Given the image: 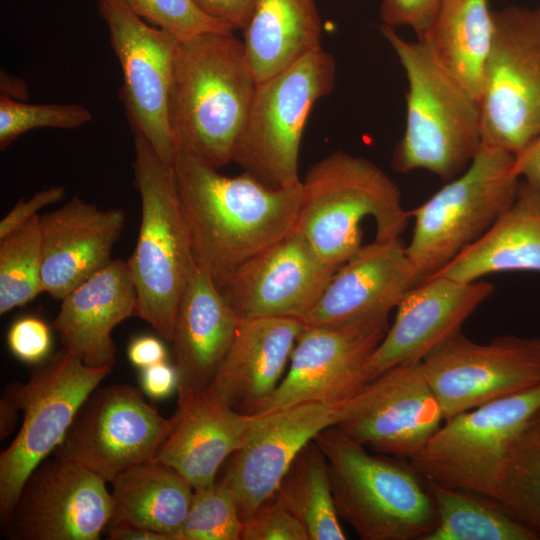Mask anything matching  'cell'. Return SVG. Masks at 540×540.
I'll use <instances>...</instances> for the list:
<instances>
[{"label":"cell","instance_id":"6da1fadb","mask_svg":"<svg viewBox=\"0 0 540 540\" xmlns=\"http://www.w3.org/2000/svg\"><path fill=\"white\" fill-rule=\"evenodd\" d=\"M173 170L195 262L218 288L296 228L301 182L273 188L244 172L228 177L184 152L177 153Z\"/></svg>","mask_w":540,"mask_h":540},{"label":"cell","instance_id":"7a4b0ae2","mask_svg":"<svg viewBox=\"0 0 540 540\" xmlns=\"http://www.w3.org/2000/svg\"><path fill=\"white\" fill-rule=\"evenodd\" d=\"M256 86L243 41L233 32L179 41L169 101L177 153L217 169L232 162Z\"/></svg>","mask_w":540,"mask_h":540},{"label":"cell","instance_id":"3957f363","mask_svg":"<svg viewBox=\"0 0 540 540\" xmlns=\"http://www.w3.org/2000/svg\"><path fill=\"white\" fill-rule=\"evenodd\" d=\"M381 32L406 76V122L392 155L396 172L427 170L449 181L462 173L482 146L479 101L433 58L425 45L395 28Z\"/></svg>","mask_w":540,"mask_h":540},{"label":"cell","instance_id":"277c9868","mask_svg":"<svg viewBox=\"0 0 540 540\" xmlns=\"http://www.w3.org/2000/svg\"><path fill=\"white\" fill-rule=\"evenodd\" d=\"M315 441L327 459L337 513L360 539L425 540L434 530V500L409 462L370 454L335 426Z\"/></svg>","mask_w":540,"mask_h":540},{"label":"cell","instance_id":"5b68a950","mask_svg":"<svg viewBox=\"0 0 540 540\" xmlns=\"http://www.w3.org/2000/svg\"><path fill=\"white\" fill-rule=\"evenodd\" d=\"M296 228L319 256L339 268L361 247L363 219L376 240L401 237L410 219L395 182L372 161L335 151L306 173Z\"/></svg>","mask_w":540,"mask_h":540},{"label":"cell","instance_id":"8992f818","mask_svg":"<svg viewBox=\"0 0 540 540\" xmlns=\"http://www.w3.org/2000/svg\"><path fill=\"white\" fill-rule=\"evenodd\" d=\"M134 151L141 220L134 251L126 262L137 293L136 317L170 341L177 308L196 262L173 166L141 136L134 135Z\"/></svg>","mask_w":540,"mask_h":540},{"label":"cell","instance_id":"52a82bcc","mask_svg":"<svg viewBox=\"0 0 540 540\" xmlns=\"http://www.w3.org/2000/svg\"><path fill=\"white\" fill-rule=\"evenodd\" d=\"M335 79L333 55L319 48L257 83L232 162L273 188L299 184L306 121L314 104L332 91Z\"/></svg>","mask_w":540,"mask_h":540},{"label":"cell","instance_id":"ba28073f","mask_svg":"<svg viewBox=\"0 0 540 540\" xmlns=\"http://www.w3.org/2000/svg\"><path fill=\"white\" fill-rule=\"evenodd\" d=\"M514 155L482 144L468 167L413 209L406 252L427 278L478 240L514 200L520 179Z\"/></svg>","mask_w":540,"mask_h":540},{"label":"cell","instance_id":"9c48e42d","mask_svg":"<svg viewBox=\"0 0 540 540\" xmlns=\"http://www.w3.org/2000/svg\"><path fill=\"white\" fill-rule=\"evenodd\" d=\"M112 367H92L63 350L27 382L7 385L2 398L23 412L22 426L0 455V521L4 527L30 473L64 438L87 396Z\"/></svg>","mask_w":540,"mask_h":540},{"label":"cell","instance_id":"30bf717a","mask_svg":"<svg viewBox=\"0 0 540 540\" xmlns=\"http://www.w3.org/2000/svg\"><path fill=\"white\" fill-rule=\"evenodd\" d=\"M540 411V384L446 419L409 460L426 480L497 500L515 437Z\"/></svg>","mask_w":540,"mask_h":540},{"label":"cell","instance_id":"8fae6325","mask_svg":"<svg viewBox=\"0 0 540 540\" xmlns=\"http://www.w3.org/2000/svg\"><path fill=\"white\" fill-rule=\"evenodd\" d=\"M479 98L482 144L511 154L540 134V8L493 11Z\"/></svg>","mask_w":540,"mask_h":540},{"label":"cell","instance_id":"7c38bea8","mask_svg":"<svg viewBox=\"0 0 540 540\" xmlns=\"http://www.w3.org/2000/svg\"><path fill=\"white\" fill-rule=\"evenodd\" d=\"M122 71L121 99L133 135L145 138L172 165L177 155L169 101L179 40L150 26L124 0H98Z\"/></svg>","mask_w":540,"mask_h":540},{"label":"cell","instance_id":"4fadbf2b","mask_svg":"<svg viewBox=\"0 0 540 540\" xmlns=\"http://www.w3.org/2000/svg\"><path fill=\"white\" fill-rule=\"evenodd\" d=\"M173 424V416L163 417L136 387H97L53 453L112 483L125 469L154 458Z\"/></svg>","mask_w":540,"mask_h":540},{"label":"cell","instance_id":"5bb4252c","mask_svg":"<svg viewBox=\"0 0 540 540\" xmlns=\"http://www.w3.org/2000/svg\"><path fill=\"white\" fill-rule=\"evenodd\" d=\"M445 420L540 384V337L502 335L489 343L461 330L421 361Z\"/></svg>","mask_w":540,"mask_h":540},{"label":"cell","instance_id":"9a60e30c","mask_svg":"<svg viewBox=\"0 0 540 540\" xmlns=\"http://www.w3.org/2000/svg\"><path fill=\"white\" fill-rule=\"evenodd\" d=\"M444 421L421 362H410L365 384L341 407L335 427L365 447L411 460Z\"/></svg>","mask_w":540,"mask_h":540},{"label":"cell","instance_id":"2e32d148","mask_svg":"<svg viewBox=\"0 0 540 540\" xmlns=\"http://www.w3.org/2000/svg\"><path fill=\"white\" fill-rule=\"evenodd\" d=\"M106 481L54 455L27 477L7 524L10 540H97L113 516Z\"/></svg>","mask_w":540,"mask_h":540},{"label":"cell","instance_id":"e0dca14e","mask_svg":"<svg viewBox=\"0 0 540 540\" xmlns=\"http://www.w3.org/2000/svg\"><path fill=\"white\" fill-rule=\"evenodd\" d=\"M388 329V318L304 327L287 373L259 414L307 402L341 408L365 385L363 368Z\"/></svg>","mask_w":540,"mask_h":540},{"label":"cell","instance_id":"ac0fdd59","mask_svg":"<svg viewBox=\"0 0 540 540\" xmlns=\"http://www.w3.org/2000/svg\"><path fill=\"white\" fill-rule=\"evenodd\" d=\"M340 409L307 402L254 415L221 477L243 522L275 495L304 446L337 424Z\"/></svg>","mask_w":540,"mask_h":540},{"label":"cell","instance_id":"d6986e66","mask_svg":"<svg viewBox=\"0 0 540 540\" xmlns=\"http://www.w3.org/2000/svg\"><path fill=\"white\" fill-rule=\"evenodd\" d=\"M337 269L295 228L240 266L219 290L240 319L301 321Z\"/></svg>","mask_w":540,"mask_h":540},{"label":"cell","instance_id":"ffe728a7","mask_svg":"<svg viewBox=\"0 0 540 540\" xmlns=\"http://www.w3.org/2000/svg\"><path fill=\"white\" fill-rule=\"evenodd\" d=\"M494 290L484 280L461 282L436 275L421 280L397 306L393 324L363 368V383L399 364L421 362L441 341L460 331Z\"/></svg>","mask_w":540,"mask_h":540},{"label":"cell","instance_id":"44dd1931","mask_svg":"<svg viewBox=\"0 0 540 540\" xmlns=\"http://www.w3.org/2000/svg\"><path fill=\"white\" fill-rule=\"evenodd\" d=\"M421 280L401 237L374 239L336 270L301 321L313 327L388 318Z\"/></svg>","mask_w":540,"mask_h":540},{"label":"cell","instance_id":"7402d4cb","mask_svg":"<svg viewBox=\"0 0 540 540\" xmlns=\"http://www.w3.org/2000/svg\"><path fill=\"white\" fill-rule=\"evenodd\" d=\"M125 223L123 210H103L78 196L40 215L44 292L62 300L109 265Z\"/></svg>","mask_w":540,"mask_h":540},{"label":"cell","instance_id":"603a6c76","mask_svg":"<svg viewBox=\"0 0 540 540\" xmlns=\"http://www.w3.org/2000/svg\"><path fill=\"white\" fill-rule=\"evenodd\" d=\"M304 325L288 317L241 319L207 386L211 396L247 414H259L276 391Z\"/></svg>","mask_w":540,"mask_h":540},{"label":"cell","instance_id":"cb8c5ba5","mask_svg":"<svg viewBox=\"0 0 540 540\" xmlns=\"http://www.w3.org/2000/svg\"><path fill=\"white\" fill-rule=\"evenodd\" d=\"M174 424L155 458L175 468L193 488L214 482L243 443L254 415L218 401L206 388L179 386Z\"/></svg>","mask_w":540,"mask_h":540},{"label":"cell","instance_id":"d4e9b609","mask_svg":"<svg viewBox=\"0 0 540 540\" xmlns=\"http://www.w3.org/2000/svg\"><path fill=\"white\" fill-rule=\"evenodd\" d=\"M137 314V293L126 261L112 262L61 300L55 318L63 348L84 364L113 367V329Z\"/></svg>","mask_w":540,"mask_h":540},{"label":"cell","instance_id":"484cf974","mask_svg":"<svg viewBox=\"0 0 540 540\" xmlns=\"http://www.w3.org/2000/svg\"><path fill=\"white\" fill-rule=\"evenodd\" d=\"M241 319L211 277L194 265L182 293L170 342L179 386L206 388Z\"/></svg>","mask_w":540,"mask_h":540},{"label":"cell","instance_id":"4316f807","mask_svg":"<svg viewBox=\"0 0 540 540\" xmlns=\"http://www.w3.org/2000/svg\"><path fill=\"white\" fill-rule=\"evenodd\" d=\"M507 271L540 272V190L523 180L493 225L433 275L473 282Z\"/></svg>","mask_w":540,"mask_h":540},{"label":"cell","instance_id":"83f0119b","mask_svg":"<svg viewBox=\"0 0 540 540\" xmlns=\"http://www.w3.org/2000/svg\"><path fill=\"white\" fill-rule=\"evenodd\" d=\"M321 30L315 0H255L243 44L257 83L322 48Z\"/></svg>","mask_w":540,"mask_h":540},{"label":"cell","instance_id":"f1b7e54d","mask_svg":"<svg viewBox=\"0 0 540 540\" xmlns=\"http://www.w3.org/2000/svg\"><path fill=\"white\" fill-rule=\"evenodd\" d=\"M493 30L488 0H441L417 40L479 101Z\"/></svg>","mask_w":540,"mask_h":540},{"label":"cell","instance_id":"f546056e","mask_svg":"<svg viewBox=\"0 0 540 540\" xmlns=\"http://www.w3.org/2000/svg\"><path fill=\"white\" fill-rule=\"evenodd\" d=\"M111 484V525L133 524L175 540L194 492L185 476L154 457L125 469Z\"/></svg>","mask_w":540,"mask_h":540},{"label":"cell","instance_id":"4dcf8cb0","mask_svg":"<svg viewBox=\"0 0 540 540\" xmlns=\"http://www.w3.org/2000/svg\"><path fill=\"white\" fill-rule=\"evenodd\" d=\"M275 499L304 526L309 540H345L327 459L314 440L294 460Z\"/></svg>","mask_w":540,"mask_h":540},{"label":"cell","instance_id":"1f68e13d","mask_svg":"<svg viewBox=\"0 0 540 540\" xmlns=\"http://www.w3.org/2000/svg\"><path fill=\"white\" fill-rule=\"evenodd\" d=\"M426 482L437 524L425 540H539L495 499Z\"/></svg>","mask_w":540,"mask_h":540},{"label":"cell","instance_id":"d6a6232c","mask_svg":"<svg viewBox=\"0 0 540 540\" xmlns=\"http://www.w3.org/2000/svg\"><path fill=\"white\" fill-rule=\"evenodd\" d=\"M496 501L540 539V411L510 446Z\"/></svg>","mask_w":540,"mask_h":540},{"label":"cell","instance_id":"836d02e7","mask_svg":"<svg viewBox=\"0 0 540 540\" xmlns=\"http://www.w3.org/2000/svg\"><path fill=\"white\" fill-rule=\"evenodd\" d=\"M42 292V243L38 215L0 239V314L31 302Z\"/></svg>","mask_w":540,"mask_h":540},{"label":"cell","instance_id":"e575fe53","mask_svg":"<svg viewBox=\"0 0 540 540\" xmlns=\"http://www.w3.org/2000/svg\"><path fill=\"white\" fill-rule=\"evenodd\" d=\"M244 522L221 479L194 489L190 508L175 540H241Z\"/></svg>","mask_w":540,"mask_h":540},{"label":"cell","instance_id":"d590c367","mask_svg":"<svg viewBox=\"0 0 540 540\" xmlns=\"http://www.w3.org/2000/svg\"><path fill=\"white\" fill-rule=\"evenodd\" d=\"M91 120L92 113L80 104H29L1 95L0 149L33 129H75Z\"/></svg>","mask_w":540,"mask_h":540},{"label":"cell","instance_id":"8d00e7d4","mask_svg":"<svg viewBox=\"0 0 540 540\" xmlns=\"http://www.w3.org/2000/svg\"><path fill=\"white\" fill-rule=\"evenodd\" d=\"M145 21L179 41L208 32H233V28L202 11L193 0H124Z\"/></svg>","mask_w":540,"mask_h":540},{"label":"cell","instance_id":"74e56055","mask_svg":"<svg viewBox=\"0 0 540 540\" xmlns=\"http://www.w3.org/2000/svg\"><path fill=\"white\" fill-rule=\"evenodd\" d=\"M241 540H309L304 526L273 496L244 522Z\"/></svg>","mask_w":540,"mask_h":540},{"label":"cell","instance_id":"f35d334b","mask_svg":"<svg viewBox=\"0 0 540 540\" xmlns=\"http://www.w3.org/2000/svg\"><path fill=\"white\" fill-rule=\"evenodd\" d=\"M7 344L17 359L28 364H37L50 352L51 331L42 319L25 316L11 325L7 334Z\"/></svg>","mask_w":540,"mask_h":540},{"label":"cell","instance_id":"ab89813d","mask_svg":"<svg viewBox=\"0 0 540 540\" xmlns=\"http://www.w3.org/2000/svg\"><path fill=\"white\" fill-rule=\"evenodd\" d=\"M441 0H382L379 16L383 25L406 26L419 35L434 15Z\"/></svg>","mask_w":540,"mask_h":540},{"label":"cell","instance_id":"60d3db41","mask_svg":"<svg viewBox=\"0 0 540 540\" xmlns=\"http://www.w3.org/2000/svg\"><path fill=\"white\" fill-rule=\"evenodd\" d=\"M65 195L62 186L50 187L35 193L29 200L20 199L0 221V239L23 227L47 205L61 200Z\"/></svg>","mask_w":540,"mask_h":540},{"label":"cell","instance_id":"b9f144b4","mask_svg":"<svg viewBox=\"0 0 540 540\" xmlns=\"http://www.w3.org/2000/svg\"><path fill=\"white\" fill-rule=\"evenodd\" d=\"M206 14L243 30L252 13L255 0H193Z\"/></svg>","mask_w":540,"mask_h":540},{"label":"cell","instance_id":"7bdbcfd3","mask_svg":"<svg viewBox=\"0 0 540 540\" xmlns=\"http://www.w3.org/2000/svg\"><path fill=\"white\" fill-rule=\"evenodd\" d=\"M179 376L175 365L167 361L157 363L142 370V390L152 399H164L178 389Z\"/></svg>","mask_w":540,"mask_h":540},{"label":"cell","instance_id":"ee69618b","mask_svg":"<svg viewBox=\"0 0 540 540\" xmlns=\"http://www.w3.org/2000/svg\"><path fill=\"white\" fill-rule=\"evenodd\" d=\"M130 363L141 370L167 361L164 344L154 336L144 335L134 338L127 351Z\"/></svg>","mask_w":540,"mask_h":540},{"label":"cell","instance_id":"f6af8a7d","mask_svg":"<svg viewBox=\"0 0 540 540\" xmlns=\"http://www.w3.org/2000/svg\"><path fill=\"white\" fill-rule=\"evenodd\" d=\"M516 176L540 190V134L514 154Z\"/></svg>","mask_w":540,"mask_h":540},{"label":"cell","instance_id":"bcb514c9","mask_svg":"<svg viewBox=\"0 0 540 540\" xmlns=\"http://www.w3.org/2000/svg\"><path fill=\"white\" fill-rule=\"evenodd\" d=\"M111 540H171L169 536L133 524L118 523L111 525Z\"/></svg>","mask_w":540,"mask_h":540},{"label":"cell","instance_id":"7dc6e473","mask_svg":"<svg viewBox=\"0 0 540 540\" xmlns=\"http://www.w3.org/2000/svg\"><path fill=\"white\" fill-rule=\"evenodd\" d=\"M17 417V410L4 398L0 400V434L1 439L6 438L13 429Z\"/></svg>","mask_w":540,"mask_h":540}]
</instances>
